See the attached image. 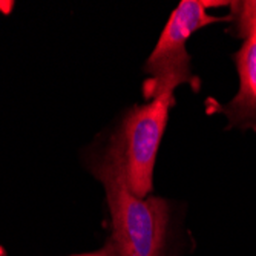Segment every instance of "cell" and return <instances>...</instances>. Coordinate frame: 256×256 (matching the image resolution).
Instances as JSON below:
<instances>
[{"instance_id":"6da1fadb","label":"cell","mask_w":256,"mask_h":256,"mask_svg":"<svg viewBox=\"0 0 256 256\" xmlns=\"http://www.w3.org/2000/svg\"><path fill=\"white\" fill-rule=\"evenodd\" d=\"M104 188L117 256H161L169 224V206L155 196H136L126 181L122 140L115 132L106 150L89 161Z\"/></svg>"},{"instance_id":"7a4b0ae2","label":"cell","mask_w":256,"mask_h":256,"mask_svg":"<svg viewBox=\"0 0 256 256\" xmlns=\"http://www.w3.org/2000/svg\"><path fill=\"white\" fill-rule=\"evenodd\" d=\"M218 5L222 4L184 0L174 10L144 66V71L150 76L144 83L146 98L152 100L166 92H174L182 83H190L194 88H198V80L190 71V57L186 50V43L198 30L216 22L230 20V17L207 14L208 6Z\"/></svg>"},{"instance_id":"3957f363","label":"cell","mask_w":256,"mask_h":256,"mask_svg":"<svg viewBox=\"0 0 256 256\" xmlns=\"http://www.w3.org/2000/svg\"><path fill=\"white\" fill-rule=\"evenodd\" d=\"M174 103V92H166L149 103L134 106L117 130L122 140L126 181L136 196L146 198L154 189L155 160Z\"/></svg>"},{"instance_id":"277c9868","label":"cell","mask_w":256,"mask_h":256,"mask_svg":"<svg viewBox=\"0 0 256 256\" xmlns=\"http://www.w3.org/2000/svg\"><path fill=\"white\" fill-rule=\"evenodd\" d=\"M240 76L238 94L221 112L226 114L228 126L256 130V28L244 40L240 51L234 56Z\"/></svg>"},{"instance_id":"5b68a950","label":"cell","mask_w":256,"mask_h":256,"mask_svg":"<svg viewBox=\"0 0 256 256\" xmlns=\"http://www.w3.org/2000/svg\"><path fill=\"white\" fill-rule=\"evenodd\" d=\"M230 5V20L235 22L236 36L247 38L256 28V0H242V2H232Z\"/></svg>"},{"instance_id":"8992f818","label":"cell","mask_w":256,"mask_h":256,"mask_svg":"<svg viewBox=\"0 0 256 256\" xmlns=\"http://www.w3.org/2000/svg\"><path fill=\"white\" fill-rule=\"evenodd\" d=\"M74 256H117V253H115V248H114L112 242H108L103 248H100L97 252L83 253V254H74Z\"/></svg>"}]
</instances>
